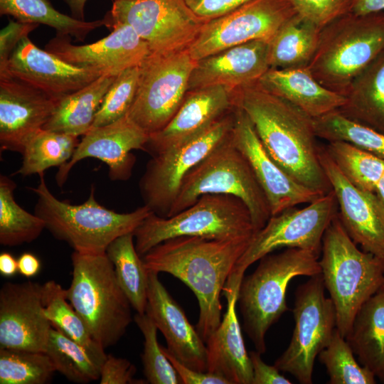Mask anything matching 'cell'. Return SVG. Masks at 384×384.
I'll return each mask as SVG.
<instances>
[{"instance_id": "ee69618b", "label": "cell", "mask_w": 384, "mask_h": 384, "mask_svg": "<svg viewBox=\"0 0 384 384\" xmlns=\"http://www.w3.org/2000/svg\"><path fill=\"white\" fill-rule=\"evenodd\" d=\"M298 15L320 30L352 11L353 0H291Z\"/></svg>"}, {"instance_id": "277c9868", "label": "cell", "mask_w": 384, "mask_h": 384, "mask_svg": "<svg viewBox=\"0 0 384 384\" xmlns=\"http://www.w3.org/2000/svg\"><path fill=\"white\" fill-rule=\"evenodd\" d=\"M319 263L336 328L346 338L360 308L384 286V262L359 250L337 215L324 234Z\"/></svg>"}, {"instance_id": "d6a6232c", "label": "cell", "mask_w": 384, "mask_h": 384, "mask_svg": "<svg viewBox=\"0 0 384 384\" xmlns=\"http://www.w3.org/2000/svg\"><path fill=\"white\" fill-rule=\"evenodd\" d=\"M134 238V233L118 237L110 244L106 254L132 307L137 313L144 314L147 305L149 272L136 250Z\"/></svg>"}, {"instance_id": "6da1fadb", "label": "cell", "mask_w": 384, "mask_h": 384, "mask_svg": "<svg viewBox=\"0 0 384 384\" xmlns=\"http://www.w3.org/2000/svg\"><path fill=\"white\" fill-rule=\"evenodd\" d=\"M234 104L247 114L270 156L293 179L321 196L332 190L319 160L311 117L257 82L235 89Z\"/></svg>"}, {"instance_id": "c3c4849f", "label": "cell", "mask_w": 384, "mask_h": 384, "mask_svg": "<svg viewBox=\"0 0 384 384\" xmlns=\"http://www.w3.org/2000/svg\"><path fill=\"white\" fill-rule=\"evenodd\" d=\"M161 347L165 356L176 369L182 384H230L227 380L215 374L188 368L174 356L166 347Z\"/></svg>"}, {"instance_id": "f6af8a7d", "label": "cell", "mask_w": 384, "mask_h": 384, "mask_svg": "<svg viewBox=\"0 0 384 384\" xmlns=\"http://www.w3.org/2000/svg\"><path fill=\"white\" fill-rule=\"evenodd\" d=\"M136 367L127 359L107 355L101 369L100 384H142V380L134 378Z\"/></svg>"}, {"instance_id": "7402d4cb", "label": "cell", "mask_w": 384, "mask_h": 384, "mask_svg": "<svg viewBox=\"0 0 384 384\" xmlns=\"http://www.w3.org/2000/svg\"><path fill=\"white\" fill-rule=\"evenodd\" d=\"M57 101L9 75L0 76V148L23 154L43 129Z\"/></svg>"}, {"instance_id": "f907efd6", "label": "cell", "mask_w": 384, "mask_h": 384, "mask_svg": "<svg viewBox=\"0 0 384 384\" xmlns=\"http://www.w3.org/2000/svg\"><path fill=\"white\" fill-rule=\"evenodd\" d=\"M41 267V261L33 254L24 252L18 259V272L27 278L36 276Z\"/></svg>"}, {"instance_id": "7bdbcfd3", "label": "cell", "mask_w": 384, "mask_h": 384, "mask_svg": "<svg viewBox=\"0 0 384 384\" xmlns=\"http://www.w3.org/2000/svg\"><path fill=\"white\" fill-rule=\"evenodd\" d=\"M139 75V66H135L117 75L103 98L92 127L110 124L127 114L137 92Z\"/></svg>"}, {"instance_id": "9a60e30c", "label": "cell", "mask_w": 384, "mask_h": 384, "mask_svg": "<svg viewBox=\"0 0 384 384\" xmlns=\"http://www.w3.org/2000/svg\"><path fill=\"white\" fill-rule=\"evenodd\" d=\"M297 11L291 0H250L206 21L188 52L194 60L256 40L271 41Z\"/></svg>"}, {"instance_id": "1f68e13d", "label": "cell", "mask_w": 384, "mask_h": 384, "mask_svg": "<svg viewBox=\"0 0 384 384\" xmlns=\"http://www.w3.org/2000/svg\"><path fill=\"white\" fill-rule=\"evenodd\" d=\"M320 29L297 14L286 21L270 41L271 68L308 67L318 46Z\"/></svg>"}, {"instance_id": "681fc988", "label": "cell", "mask_w": 384, "mask_h": 384, "mask_svg": "<svg viewBox=\"0 0 384 384\" xmlns=\"http://www.w3.org/2000/svg\"><path fill=\"white\" fill-rule=\"evenodd\" d=\"M257 351H250L249 357L252 369V384H291L292 382L279 373L274 365L265 363Z\"/></svg>"}, {"instance_id": "44dd1931", "label": "cell", "mask_w": 384, "mask_h": 384, "mask_svg": "<svg viewBox=\"0 0 384 384\" xmlns=\"http://www.w3.org/2000/svg\"><path fill=\"white\" fill-rule=\"evenodd\" d=\"M234 117L233 140L248 160L267 197L271 215L301 203H309L321 196L297 182L274 161L244 110L235 106Z\"/></svg>"}, {"instance_id": "8d00e7d4", "label": "cell", "mask_w": 384, "mask_h": 384, "mask_svg": "<svg viewBox=\"0 0 384 384\" xmlns=\"http://www.w3.org/2000/svg\"><path fill=\"white\" fill-rule=\"evenodd\" d=\"M325 148L353 186L375 193L376 185L384 173V159L346 142H330Z\"/></svg>"}, {"instance_id": "f35d334b", "label": "cell", "mask_w": 384, "mask_h": 384, "mask_svg": "<svg viewBox=\"0 0 384 384\" xmlns=\"http://www.w3.org/2000/svg\"><path fill=\"white\" fill-rule=\"evenodd\" d=\"M55 372L46 352L0 348V384H46Z\"/></svg>"}, {"instance_id": "d4e9b609", "label": "cell", "mask_w": 384, "mask_h": 384, "mask_svg": "<svg viewBox=\"0 0 384 384\" xmlns=\"http://www.w3.org/2000/svg\"><path fill=\"white\" fill-rule=\"evenodd\" d=\"M270 41L235 46L196 60L188 91L213 85L233 90L257 82L270 68Z\"/></svg>"}, {"instance_id": "3957f363", "label": "cell", "mask_w": 384, "mask_h": 384, "mask_svg": "<svg viewBox=\"0 0 384 384\" xmlns=\"http://www.w3.org/2000/svg\"><path fill=\"white\" fill-rule=\"evenodd\" d=\"M30 189L36 195L34 213L46 223V229L57 240L67 242L75 252L105 253L118 237L134 233L151 213L143 205L129 213H117L100 205L92 186L87 199L73 205L58 199L46 185L44 174Z\"/></svg>"}, {"instance_id": "cb8c5ba5", "label": "cell", "mask_w": 384, "mask_h": 384, "mask_svg": "<svg viewBox=\"0 0 384 384\" xmlns=\"http://www.w3.org/2000/svg\"><path fill=\"white\" fill-rule=\"evenodd\" d=\"M149 272L146 312L164 335L167 350L181 363L207 372L206 345L183 310L166 290L158 273Z\"/></svg>"}, {"instance_id": "e0dca14e", "label": "cell", "mask_w": 384, "mask_h": 384, "mask_svg": "<svg viewBox=\"0 0 384 384\" xmlns=\"http://www.w3.org/2000/svg\"><path fill=\"white\" fill-rule=\"evenodd\" d=\"M105 26L112 32L97 42L76 46L70 43V36H56L45 50L70 64L112 76L139 66L151 53L147 43L129 25L105 22Z\"/></svg>"}, {"instance_id": "83f0119b", "label": "cell", "mask_w": 384, "mask_h": 384, "mask_svg": "<svg viewBox=\"0 0 384 384\" xmlns=\"http://www.w3.org/2000/svg\"><path fill=\"white\" fill-rule=\"evenodd\" d=\"M346 339L359 363L384 383V286L360 308Z\"/></svg>"}, {"instance_id": "bcb514c9", "label": "cell", "mask_w": 384, "mask_h": 384, "mask_svg": "<svg viewBox=\"0 0 384 384\" xmlns=\"http://www.w3.org/2000/svg\"><path fill=\"white\" fill-rule=\"evenodd\" d=\"M38 26V23L9 19L7 26L0 31V73L6 69L9 59L19 42Z\"/></svg>"}, {"instance_id": "2e32d148", "label": "cell", "mask_w": 384, "mask_h": 384, "mask_svg": "<svg viewBox=\"0 0 384 384\" xmlns=\"http://www.w3.org/2000/svg\"><path fill=\"white\" fill-rule=\"evenodd\" d=\"M319 156L337 203L338 218L348 235L362 250L384 262V205L375 193L361 190L342 174L320 146Z\"/></svg>"}, {"instance_id": "ffe728a7", "label": "cell", "mask_w": 384, "mask_h": 384, "mask_svg": "<svg viewBox=\"0 0 384 384\" xmlns=\"http://www.w3.org/2000/svg\"><path fill=\"white\" fill-rule=\"evenodd\" d=\"M9 75L58 101L87 85L102 75L95 70L70 64L37 47L28 37L11 53L0 76Z\"/></svg>"}, {"instance_id": "ab89813d", "label": "cell", "mask_w": 384, "mask_h": 384, "mask_svg": "<svg viewBox=\"0 0 384 384\" xmlns=\"http://www.w3.org/2000/svg\"><path fill=\"white\" fill-rule=\"evenodd\" d=\"M42 303L44 314L53 328L83 346L94 347L100 345L91 336L85 323L68 300L66 289L60 284L49 280L42 284Z\"/></svg>"}, {"instance_id": "f1b7e54d", "label": "cell", "mask_w": 384, "mask_h": 384, "mask_svg": "<svg viewBox=\"0 0 384 384\" xmlns=\"http://www.w3.org/2000/svg\"><path fill=\"white\" fill-rule=\"evenodd\" d=\"M339 111L384 134V50L352 82Z\"/></svg>"}, {"instance_id": "836d02e7", "label": "cell", "mask_w": 384, "mask_h": 384, "mask_svg": "<svg viewBox=\"0 0 384 384\" xmlns=\"http://www.w3.org/2000/svg\"><path fill=\"white\" fill-rule=\"evenodd\" d=\"M0 14L11 16L19 22L46 25L54 28L57 36L75 37L80 41L105 25L104 18L87 21L60 13L49 0H0Z\"/></svg>"}, {"instance_id": "d590c367", "label": "cell", "mask_w": 384, "mask_h": 384, "mask_svg": "<svg viewBox=\"0 0 384 384\" xmlns=\"http://www.w3.org/2000/svg\"><path fill=\"white\" fill-rule=\"evenodd\" d=\"M79 142L76 136L41 129L26 144L22 164L16 174L40 175L50 167L63 166L71 159Z\"/></svg>"}, {"instance_id": "7a4b0ae2", "label": "cell", "mask_w": 384, "mask_h": 384, "mask_svg": "<svg viewBox=\"0 0 384 384\" xmlns=\"http://www.w3.org/2000/svg\"><path fill=\"white\" fill-rule=\"evenodd\" d=\"M251 239L179 236L159 243L142 257L148 271L170 274L193 291L199 305L196 329L205 343L220 324L221 292Z\"/></svg>"}, {"instance_id": "8992f818", "label": "cell", "mask_w": 384, "mask_h": 384, "mask_svg": "<svg viewBox=\"0 0 384 384\" xmlns=\"http://www.w3.org/2000/svg\"><path fill=\"white\" fill-rule=\"evenodd\" d=\"M69 302L92 338L105 349L116 344L132 321L131 304L121 288L106 252L71 255Z\"/></svg>"}, {"instance_id": "52a82bcc", "label": "cell", "mask_w": 384, "mask_h": 384, "mask_svg": "<svg viewBox=\"0 0 384 384\" xmlns=\"http://www.w3.org/2000/svg\"><path fill=\"white\" fill-rule=\"evenodd\" d=\"M384 50V11L346 14L321 29L308 68L324 87L346 97L353 80Z\"/></svg>"}, {"instance_id": "d6986e66", "label": "cell", "mask_w": 384, "mask_h": 384, "mask_svg": "<svg viewBox=\"0 0 384 384\" xmlns=\"http://www.w3.org/2000/svg\"><path fill=\"white\" fill-rule=\"evenodd\" d=\"M52 325L44 314L42 284L6 282L0 289V348L45 352Z\"/></svg>"}, {"instance_id": "f546056e", "label": "cell", "mask_w": 384, "mask_h": 384, "mask_svg": "<svg viewBox=\"0 0 384 384\" xmlns=\"http://www.w3.org/2000/svg\"><path fill=\"white\" fill-rule=\"evenodd\" d=\"M116 77L102 75L58 100L43 129L76 137L85 134L92 127L103 98Z\"/></svg>"}, {"instance_id": "74e56055", "label": "cell", "mask_w": 384, "mask_h": 384, "mask_svg": "<svg viewBox=\"0 0 384 384\" xmlns=\"http://www.w3.org/2000/svg\"><path fill=\"white\" fill-rule=\"evenodd\" d=\"M316 137L329 142H348L384 159V134L356 122L334 110L313 118Z\"/></svg>"}, {"instance_id": "816d5d0a", "label": "cell", "mask_w": 384, "mask_h": 384, "mask_svg": "<svg viewBox=\"0 0 384 384\" xmlns=\"http://www.w3.org/2000/svg\"><path fill=\"white\" fill-rule=\"evenodd\" d=\"M384 10V0H353L352 13L365 15Z\"/></svg>"}, {"instance_id": "603a6c76", "label": "cell", "mask_w": 384, "mask_h": 384, "mask_svg": "<svg viewBox=\"0 0 384 384\" xmlns=\"http://www.w3.org/2000/svg\"><path fill=\"white\" fill-rule=\"evenodd\" d=\"M235 107L234 90L213 85L188 91L169 122L149 135L144 151L151 156L179 146L203 132Z\"/></svg>"}, {"instance_id": "7c38bea8", "label": "cell", "mask_w": 384, "mask_h": 384, "mask_svg": "<svg viewBox=\"0 0 384 384\" xmlns=\"http://www.w3.org/2000/svg\"><path fill=\"white\" fill-rule=\"evenodd\" d=\"M338 212L331 190L303 208L294 206L271 215L265 225L255 233L229 277L242 280L252 264L283 247L309 250L319 257L324 234Z\"/></svg>"}, {"instance_id": "9c48e42d", "label": "cell", "mask_w": 384, "mask_h": 384, "mask_svg": "<svg viewBox=\"0 0 384 384\" xmlns=\"http://www.w3.org/2000/svg\"><path fill=\"white\" fill-rule=\"evenodd\" d=\"M255 230L250 213L238 198L204 194L190 207L167 218L151 213L134 232L142 257L159 243L179 236L213 240L252 238Z\"/></svg>"}, {"instance_id": "5bb4252c", "label": "cell", "mask_w": 384, "mask_h": 384, "mask_svg": "<svg viewBox=\"0 0 384 384\" xmlns=\"http://www.w3.org/2000/svg\"><path fill=\"white\" fill-rule=\"evenodd\" d=\"M105 22L129 25L151 53L187 50L206 22L184 0H113Z\"/></svg>"}, {"instance_id": "f5cc1de1", "label": "cell", "mask_w": 384, "mask_h": 384, "mask_svg": "<svg viewBox=\"0 0 384 384\" xmlns=\"http://www.w3.org/2000/svg\"><path fill=\"white\" fill-rule=\"evenodd\" d=\"M18 272V260L9 252H1L0 254V274L4 277H10Z\"/></svg>"}, {"instance_id": "30bf717a", "label": "cell", "mask_w": 384, "mask_h": 384, "mask_svg": "<svg viewBox=\"0 0 384 384\" xmlns=\"http://www.w3.org/2000/svg\"><path fill=\"white\" fill-rule=\"evenodd\" d=\"M196 63L188 49L150 53L139 65L137 89L127 114L149 135L162 129L182 104Z\"/></svg>"}, {"instance_id": "60d3db41", "label": "cell", "mask_w": 384, "mask_h": 384, "mask_svg": "<svg viewBox=\"0 0 384 384\" xmlns=\"http://www.w3.org/2000/svg\"><path fill=\"white\" fill-rule=\"evenodd\" d=\"M346 341L335 329L328 346L319 354L326 367L330 384H374L375 376L359 364Z\"/></svg>"}, {"instance_id": "4fadbf2b", "label": "cell", "mask_w": 384, "mask_h": 384, "mask_svg": "<svg viewBox=\"0 0 384 384\" xmlns=\"http://www.w3.org/2000/svg\"><path fill=\"white\" fill-rule=\"evenodd\" d=\"M234 119L233 109L198 136L153 155L139 183L144 205L166 218L185 176L231 134Z\"/></svg>"}, {"instance_id": "5b68a950", "label": "cell", "mask_w": 384, "mask_h": 384, "mask_svg": "<svg viewBox=\"0 0 384 384\" xmlns=\"http://www.w3.org/2000/svg\"><path fill=\"white\" fill-rule=\"evenodd\" d=\"M255 270L243 277L238 302L245 333L256 351L266 352L265 336L280 316L289 310L286 292L290 281L297 276L311 277L321 273L319 256L314 252L286 248L259 260Z\"/></svg>"}, {"instance_id": "ba28073f", "label": "cell", "mask_w": 384, "mask_h": 384, "mask_svg": "<svg viewBox=\"0 0 384 384\" xmlns=\"http://www.w3.org/2000/svg\"><path fill=\"white\" fill-rule=\"evenodd\" d=\"M210 193L240 199L250 213L255 233L271 216L267 197L232 132L187 174L167 217L190 207L202 195Z\"/></svg>"}, {"instance_id": "db71d44e", "label": "cell", "mask_w": 384, "mask_h": 384, "mask_svg": "<svg viewBox=\"0 0 384 384\" xmlns=\"http://www.w3.org/2000/svg\"><path fill=\"white\" fill-rule=\"evenodd\" d=\"M68 5L72 16L85 21L84 9L87 0H64Z\"/></svg>"}, {"instance_id": "e575fe53", "label": "cell", "mask_w": 384, "mask_h": 384, "mask_svg": "<svg viewBox=\"0 0 384 384\" xmlns=\"http://www.w3.org/2000/svg\"><path fill=\"white\" fill-rule=\"evenodd\" d=\"M16 183L9 176H0V244L14 247L36 240L46 229L37 215L20 206L14 198Z\"/></svg>"}, {"instance_id": "ac0fdd59", "label": "cell", "mask_w": 384, "mask_h": 384, "mask_svg": "<svg viewBox=\"0 0 384 384\" xmlns=\"http://www.w3.org/2000/svg\"><path fill=\"white\" fill-rule=\"evenodd\" d=\"M149 138V135L127 114L110 124L92 127L82 136L71 159L59 167L55 181L62 187L73 167L87 158L105 163L112 181H127L135 163L131 151L144 150Z\"/></svg>"}, {"instance_id": "11a10c76", "label": "cell", "mask_w": 384, "mask_h": 384, "mask_svg": "<svg viewBox=\"0 0 384 384\" xmlns=\"http://www.w3.org/2000/svg\"><path fill=\"white\" fill-rule=\"evenodd\" d=\"M375 193L384 205V173L382 174L376 185Z\"/></svg>"}, {"instance_id": "484cf974", "label": "cell", "mask_w": 384, "mask_h": 384, "mask_svg": "<svg viewBox=\"0 0 384 384\" xmlns=\"http://www.w3.org/2000/svg\"><path fill=\"white\" fill-rule=\"evenodd\" d=\"M242 281L228 279L223 292L227 308L220 324L206 342L207 372L230 384H252V369L236 313Z\"/></svg>"}, {"instance_id": "7dc6e473", "label": "cell", "mask_w": 384, "mask_h": 384, "mask_svg": "<svg viewBox=\"0 0 384 384\" xmlns=\"http://www.w3.org/2000/svg\"><path fill=\"white\" fill-rule=\"evenodd\" d=\"M250 0H184L201 18L208 21L222 16Z\"/></svg>"}, {"instance_id": "4316f807", "label": "cell", "mask_w": 384, "mask_h": 384, "mask_svg": "<svg viewBox=\"0 0 384 384\" xmlns=\"http://www.w3.org/2000/svg\"><path fill=\"white\" fill-rule=\"evenodd\" d=\"M257 82L265 90L291 102L312 118L338 110L346 100L344 95L322 85L308 67L270 68Z\"/></svg>"}, {"instance_id": "b9f144b4", "label": "cell", "mask_w": 384, "mask_h": 384, "mask_svg": "<svg viewBox=\"0 0 384 384\" xmlns=\"http://www.w3.org/2000/svg\"><path fill=\"white\" fill-rule=\"evenodd\" d=\"M134 320L144 337L142 360L144 374L151 384H182L170 361L157 340V327L146 314H138Z\"/></svg>"}, {"instance_id": "4dcf8cb0", "label": "cell", "mask_w": 384, "mask_h": 384, "mask_svg": "<svg viewBox=\"0 0 384 384\" xmlns=\"http://www.w3.org/2000/svg\"><path fill=\"white\" fill-rule=\"evenodd\" d=\"M105 348L83 346L52 326L45 352L55 370L71 382L86 384L100 379L107 358Z\"/></svg>"}, {"instance_id": "8fae6325", "label": "cell", "mask_w": 384, "mask_h": 384, "mask_svg": "<svg viewBox=\"0 0 384 384\" xmlns=\"http://www.w3.org/2000/svg\"><path fill=\"white\" fill-rule=\"evenodd\" d=\"M325 289L321 273L309 277L297 287L292 337L274 362L279 371L290 373L302 384L313 383L316 358L328 346L336 328L334 305L326 297Z\"/></svg>"}]
</instances>
